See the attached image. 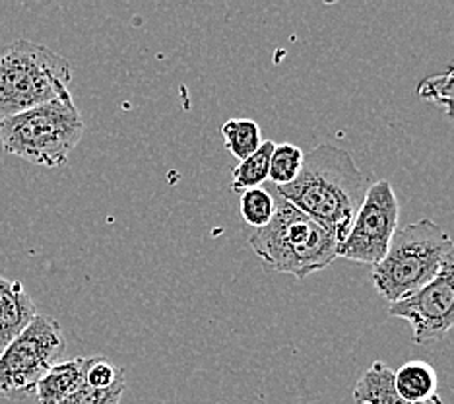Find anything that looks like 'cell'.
Masks as SVG:
<instances>
[{
	"instance_id": "obj_1",
	"label": "cell",
	"mask_w": 454,
	"mask_h": 404,
	"mask_svg": "<svg viewBox=\"0 0 454 404\" xmlns=\"http://www.w3.org/2000/svg\"><path fill=\"white\" fill-rule=\"evenodd\" d=\"M274 189L295 209L326 227L340 245L352 230L369 185L365 173L346 150L334 144H318L305 154L299 178L292 185Z\"/></svg>"
},
{
	"instance_id": "obj_2",
	"label": "cell",
	"mask_w": 454,
	"mask_h": 404,
	"mask_svg": "<svg viewBox=\"0 0 454 404\" xmlns=\"http://www.w3.org/2000/svg\"><path fill=\"white\" fill-rule=\"evenodd\" d=\"M276 210L268 226L249 237L253 251L262 258L268 273L292 274L305 280L338 258V242L326 227L303 214L270 189Z\"/></svg>"
},
{
	"instance_id": "obj_3",
	"label": "cell",
	"mask_w": 454,
	"mask_h": 404,
	"mask_svg": "<svg viewBox=\"0 0 454 404\" xmlns=\"http://www.w3.org/2000/svg\"><path fill=\"white\" fill-rule=\"evenodd\" d=\"M70 82L68 59L35 41H10L0 49V121L72 98Z\"/></svg>"
},
{
	"instance_id": "obj_4",
	"label": "cell",
	"mask_w": 454,
	"mask_h": 404,
	"mask_svg": "<svg viewBox=\"0 0 454 404\" xmlns=\"http://www.w3.org/2000/svg\"><path fill=\"white\" fill-rule=\"evenodd\" d=\"M452 247V237L431 218L398 227L383 261L373 266L377 292L390 305L404 302L435 278Z\"/></svg>"
},
{
	"instance_id": "obj_5",
	"label": "cell",
	"mask_w": 454,
	"mask_h": 404,
	"mask_svg": "<svg viewBox=\"0 0 454 404\" xmlns=\"http://www.w3.org/2000/svg\"><path fill=\"white\" fill-rule=\"evenodd\" d=\"M84 137V119L72 98L55 99L0 121L3 150L20 160L57 170Z\"/></svg>"
},
{
	"instance_id": "obj_6",
	"label": "cell",
	"mask_w": 454,
	"mask_h": 404,
	"mask_svg": "<svg viewBox=\"0 0 454 404\" xmlns=\"http://www.w3.org/2000/svg\"><path fill=\"white\" fill-rule=\"evenodd\" d=\"M67 348L59 321L37 313L0 354V397L22 400L35 395L39 379L53 368Z\"/></svg>"
},
{
	"instance_id": "obj_7",
	"label": "cell",
	"mask_w": 454,
	"mask_h": 404,
	"mask_svg": "<svg viewBox=\"0 0 454 404\" xmlns=\"http://www.w3.org/2000/svg\"><path fill=\"white\" fill-rule=\"evenodd\" d=\"M398 218L400 206L392 185L387 179L369 185L352 230L338 245V257L361 265H379L398 230Z\"/></svg>"
},
{
	"instance_id": "obj_8",
	"label": "cell",
	"mask_w": 454,
	"mask_h": 404,
	"mask_svg": "<svg viewBox=\"0 0 454 404\" xmlns=\"http://www.w3.org/2000/svg\"><path fill=\"white\" fill-rule=\"evenodd\" d=\"M388 313L408 321L416 345L447 337L454 327V247L442 258L435 278L404 302L392 304Z\"/></svg>"
},
{
	"instance_id": "obj_9",
	"label": "cell",
	"mask_w": 454,
	"mask_h": 404,
	"mask_svg": "<svg viewBox=\"0 0 454 404\" xmlns=\"http://www.w3.org/2000/svg\"><path fill=\"white\" fill-rule=\"evenodd\" d=\"M91 356H80L57 364L47 369L35 387V397L39 404H60L76 392L86 383V369Z\"/></svg>"
},
{
	"instance_id": "obj_10",
	"label": "cell",
	"mask_w": 454,
	"mask_h": 404,
	"mask_svg": "<svg viewBox=\"0 0 454 404\" xmlns=\"http://www.w3.org/2000/svg\"><path fill=\"white\" fill-rule=\"evenodd\" d=\"M37 315L34 299L20 280H12L0 296V350H4Z\"/></svg>"
},
{
	"instance_id": "obj_11",
	"label": "cell",
	"mask_w": 454,
	"mask_h": 404,
	"mask_svg": "<svg viewBox=\"0 0 454 404\" xmlns=\"http://www.w3.org/2000/svg\"><path fill=\"white\" fill-rule=\"evenodd\" d=\"M395 387L398 395L411 404H441L437 395L439 376L435 368L429 366L427 361H408V364L395 371Z\"/></svg>"
},
{
	"instance_id": "obj_12",
	"label": "cell",
	"mask_w": 454,
	"mask_h": 404,
	"mask_svg": "<svg viewBox=\"0 0 454 404\" xmlns=\"http://www.w3.org/2000/svg\"><path fill=\"white\" fill-rule=\"evenodd\" d=\"M354 400L357 404H411L398 395L395 387V371L383 361H375L359 377L354 389Z\"/></svg>"
},
{
	"instance_id": "obj_13",
	"label": "cell",
	"mask_w": 454,
	"mask_h": 404,
	"mask_svg": "<svg viewBox=\"0 0 454 404\" xmlns=\"http://www.w3.org/2000/svg\"><path fill=\"white\" fill-rule=\"evenodd\" d=\"M274 142L262 140L261 148L256 150L249 158L239 162L233 170L231 189L233 191H249L262 186L268 181V171H270V158H272Z\"/></svg>"
},
{
	"instance_id": "obj_14",
	"label": "cell",
	"mask_w": 454,
	"mask_h": 404,
	"mask_svg": "<svg viewBox=\"0 0 454 404\" xmlns=\"http://www.w3.org/2000/svg\"><path fill=\"white\" fill-rule=\"evenodd\" d=\"M222 139L225 148L243 162L261 148V127L253 119H230L222 124Z\"/></svg>"
},
{
	"instance_id": "obj_15",
	"label": "cell",
	"mask_w": 454,
	"mask_h": 404,
	"mask_svg": "<svg viewBox=\"0 0 454 404\" xmlns=\"http://www.w3.org/2000/svg\"><path fill=\"white\" fill-rule=\"evenodd\" d=\"M305 160V152L290 142L274 144L272 158H270V171H268V179L274 186H286L292 185L299 173H301Z\"/></svg>"
},
{
	"instance_id": "obj_16",
	"label": "cell",
	"mask_w": 454,
	"mask_h": 404,
	"mask_svg": "<svg viewBox=\"0 0 454 404\" xmlns=\"http://www.w3.org/2000/svg\"><path fill=\"white\" fill-rule=\"evenodd\" d=\"M239 210H241L243 220L249 226H253L254 230H261V227L268 226L276 210V202L270 189L256 186V189L243 191L241 201H239Z\"/></svg>"
},
{
	"instance_id": "obj_17",
	"label": "cell",
	"mask_w": 454,
	"mask_h": 404,
	"mask_svg": "<svg viewBox=\"0 0 454 404\" xmlns=\"http://www.w3.org/2000/svg\"><path fill=\"white\" fill-rule=\"evenodd\" d=\"M121 381H127L125 369L111 364V361L103 356L90 358V364L86 369V385L94 389H111Z\"/></svg>"
},
{
	"instance_id": "obj_18",
	"label": "cell",
	"mask_w": 454,
	"mask_h": 404,
	"mask_svg": "<svg viewBox=\"0 0 454 404\" xmlns=\"http://www.w3.org/2000/svg\"><path fill=\"white\" fill-rule=\"evenodd\" d=\"M125 389H127V381H121L111 389H94L84 383V385H82L76 392H72V395L60 404H121V399L125 395Z\"/></svg>"
}]
</instances>
